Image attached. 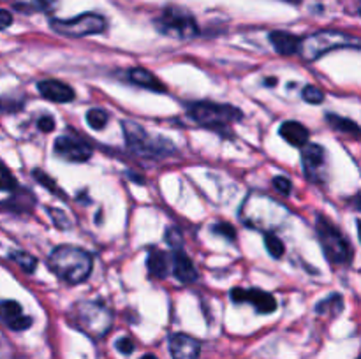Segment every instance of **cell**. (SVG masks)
I'll return each mask as SVG.
<instances>
[{
    "label": "cell",
    "instance_id": "cell-13",
    "mask_svg": "<svg viewBox=\"0 0 361 359\" xmlns=\"http://www.w3.org/2000/svg\"><path fill=\"white\" fill-rule=\"evenodd\" d=\"M37 90L46 101H51V102H71L76 94H74V88L71 84L62 83L59 80H42L37 83Z\"/></svg>",
    "mask_w": 361,
    "mask_h": 359
},
{
    "label": "cell",
    "instance_id": "cell-30",
    "mask_svg": "<svg viewBox=\"0 0 361 359\" xmlns=\"http://www.w3.org/2000/svg\"><path fill=\"white\" fill-rule=\"evenodd\" d=\"M37 127L42 130V132H51L55 129V120L51 116H41L37 120Z\"/></svg>",
    "mask_w": 361,
    "mask_h": 359
},
{
    "label": "cell",
    "instance_id": "cell-33",
    "mask_svg": "<svg viewBox=\"0 0 361 359\" xmlns=\"http://www.w3.org/2000/svg\"><path fill=\"white\" fill-rule=\"evenodd\" d=\"M53 2H56V0H34L35 7L41 11H49L53 7Z\"/></svg>",
    "mask_w": 361,
    "mask_h": 359
},
{
    "label": "cell",
    "instance_id": "cell-29",
    "mask_svg": "<svg viewBox=\"0 0 361 359\" xmlns=\"http://www.w3.org/2000/svg\"><path fill=\"white\" fill-rule=\"evenodd\" d=\"M166 239H168L169 245L173 246V248H180L182 246V234H180L176 229H168V232H166Z\"/></svg>",
    "mask_w": 361,
    "mask_h": 359
},
{
    "label": "cell",
    "instance_id": "cell-32",
    "mask_svg": "<svg viewBox=\"0 0 361 359\" xmlns=\"http://www.w3.org/2000/svg\"><path fill=\"white\" fill-rule=\"evenodd\" d=\"M11 23H13V14H11L9 11L0 9V30H4V28L9 27Z\"/></svg>",
    "mask_w": 361,
    "mask_h": 359
},
{
    "label": "cell",
    "instance_id": "cell-1",
    "mask_svg": "<svg viewBox=\"0 0 361 359\" xmlns=\"http://www.w3.org/2000/svg\"><path fill=\"white\" fill-rule=\"evenodd\" d=\"M49 270L67 284H80L85 282L92 273L94 260L92 256L78 246H59L51 252L48 259Z\"/></svg>",
    "mask_w": 361,
    "mask_h": 359
},
{
    "label": "cell",
    "instance_id": "cell-24",
    "mask_svg": "<svg viewBox=\"0 0 361 359\" xmlns=\"http://www.w3.org/2000/svg\"><path fill=\"white\" fill-rule=\"evenodd\" d=\"M34 178L37 180V182L41 183L42 187H46V189H48V190H51L53 194H56V196L63 197V192H62V190H60V187L56 185L55 180L49 178V176L46 175L44 171H42V169H35V171H34Z\"/></svg>",
    "mask_w": 361,
    "mask_h": 359
},
{
    "label": "cell",
    "instance_id": "cell-22",
    "mask_svg": "<svg viewBox=\"0 0 361 359\" xmlns=\"http://www.w3.org/2000/svg\"><path fill=\"white\" fill-rule=\"evenodd\" d=\"M264 245H267L268 253H270L271 257H275V259L284 256V243H282V239L279 238L277 234H274V232H267V234H264Z\"/></svg>",
    "mask_w": 361,
    "mask_h": 359
},
{
    "label": "cell",
    "instance_id": "cell-12",
    "mask_svg": "<svg viewBox=\"0 0 361 359\" xmlns=\"http://www.w3.org/2000/svg\"><path fill=\"white\" fill-rule=\"evenodd\" d=\"M169 352H171L173 359H197L201 352V344L189 334L175 333L169 338Z\"/></svg>",
    "mask_w": 361,
    "mask_h": 359
},
{
    "label": "cell",
    "instance_id": "cell-8",
    "mask_svg": "<svg viewBox=\"0 0 361 359\" xmlns=\"http://www.w3.org/2000/svg\"><path fill=\"white\" fill-rule=\"evenodd\" d=\"M159 30L166 35H173L178 39H190L197 35V23L185 11L169 7L162 13V16L155 21Z\"/></svg>",
    "mask_w": 361,
    "mask_h": 359
},
{
    "label": "cell",
    "instance_id": "cell-9",
    "mask_svg": "<svg viewBox=\"0 0 361 359\" xmlns=\"http://www.w3.org/2000/svg\"><path fill=\"white\" fill-rule=\"evenodd\" d=\"M55 153L67 162H85L90 158L92 148L87 141L80 137L60 136L55 141Z\"/></svg>",
    "mask_w": 361,
    "mask_h": 359
},
{
    "label": "cell",
    "instance_id": "cell-26",
    "mask_svg": "<svg viewBox=\"0 0 361 359\" xmlns=\"http://www.w3.org/2000/svg\"><path fill=\"white\" fill-rule=\"evenodd\" d=\"M302 97L303 101H307L309 104H319V102L324 101L323 90H319V88L314 87V84H307V87L303 88Z\"/></svg>",
    "mask_w": 361,
    "mask_h": 359
},
{
    "label": "cell",
    "instance_id": "cell-25",
    "mask_svg": "<svg viewBox=\"0 0 361 359\" xmlns=\"http://www.w3.org/2000/svg\"><path fill=\"white\" fill-rule=\"evenodd\" d=\"M18 187L16 178H14L13 172L6 168L4 164H0V190H6V192H11Z\"/></svg>",
    "mask_w": 361,
    "mask_h": 359
},
{
    "label": "cell",
    "instance_id": "cell-4",
    "mask_svg": "<svg viewBox=\"0 0 361 359\" xmlns=\"http://www.w3.org/2000/svg\"><path fill=\"white\" fill-rule=\"evenodd\" d=\"M358 39L337 30H323L300 41L298 51L305 60H317L338 48H358Z\"/></svg>",
    "mask_w": 361,
    "mask_h": 359
},
{
    "label": "cell",
    "instance_id": "cell-5",
    "mask_svg": "<svg viewBox=\"0 0 361 359\" xmlns=\"http://www.w3.org/2000/svg\"><path fill=\"white\" fill-rule=\"evenodd\" d=\"M78 326L90 336L101 338L109 331L113 315L106 305L99 301H83L76 305Z\"/></svg>",
    "mask_w": 361,
    "mask_h": 359
},
{
    "label": "cell",
    "instance_id": "cell-20",
    "mask_svg": "<svg viewBox=\"0 0 361 359\" xmlns=\"http://www.w3.org/2000/svg\"><path fill=\"white\" fill-rule=\"evenodd\" d=\"M326 120L330 122V125L335 127L337 130H342V132H345V134H351L353 137L360 136L358 123H355L353 120L342 118V116H338V115H328Z\"/></svg>",
    "mask_w": 361,
    "mask_h": 359
},
{
    "label": "cell",
    "instance_id": "cell-18",
    "mask_svg": "<svg viewBox=\"0 0 361 359\" xmlns=\"http://www.w3.org/2000/svg\"><path fill=\"white\" fill-rule=\"evenodd\" d=\"M129 80L133 81L137 87H143L147 90L152 92H166V84L155 76L150 70L143 69V67H134V69L129 70Z\"/></svg>",
    "mask_w": 361,
    "mask_h": 359
},
{
    "label": "cell",
    "instance_id": "cell-2",
    "mask_svg": "<svg viewBox=\"0 0 361 359\" xmlns=\"http://www.w3.org/2000/svg\"><path fill=\"white\" fill-rule=\"evenodd\" d=\"M189 116L200 125L214 130H226L231 123L243 118V113L238 108L229 104H217V102L201 101L189 104Z\"/></svg>",
    "mask_w": 361,
    "mask_h": 359
},
{
    "label": "cell",
    "instance_id": "cell-34",
    "mask_svg": "<svg viewBox=\"0 0 361 359\" xmlns=\"http://www.w3.org/2000/svg\"><path fill=\"white\" fill-rule=\"evenodd\" d=\"M140 359H159L157 355H154V354H145V355H141Z\"/></svg>",
    "mask_w": 361,
    "mask_h": 359
},
{
    "label": "cell",
    "instance_id": "cell-15",
    "mask_svg": "<svg viewBox=\"0 0 361 359\" xmlns=\"http://www.w3.org/2000/svg\"><path fill=\"white\" fill-rule=\"evenodd\" d=\"M173 273L183 284H192V282L197 280V271L194 267L190 257L183 252L182 248L173 250Z\"/></svg>",
    "mask_w": 361,
    "mask_h": 359
},
{
    "label": "cell",
    "instance_id": "cell-17",
    "mask_svg": "<svg viewBox=\"0 0 361 359\" xmlns=\"http://www.w3.org/2000/svg\"><path fill=\"white\" fill-rule=\"evenodd\" d=\"M279 132L293 146H303V144H307L310 136L309 129L305 125H302L300 122H295V120H289V122L282 123Z\"/></svg>",
    "mask_w": 361,
    "mask_h": 359
},
{
    "label": "cell",
    "instance_id": "cell-6",
    "mask_svg": "<svg viewBox=\"0 0 361 359\" xmlns=\"http://www.w3.org/2000/svg\"><path fill=\"white\" fill-rule=\"evenodd\" d=\"M49 27L56 34L67 35V37H85V35L102 34L106 30V20L101 14L85 13L73 20H51Z\"/></svg>",
    "mask_w": 361,
    "mask_h": 359
},
{
    "label": "cell",
    "instance_id": "cell-35",
    "mask_svg": "<svg viewBox=\"0 0 361 359\" xmlns=\"http://www.w3.org/2000/svg\"><path fill=\"white\" fill-rule=\"evenodd\" d=\"M275 83H277V80H274V77H268V80H267V84H268V87H274Z\"/></svg>",
    "mask_w": 361,
    "mask_h": 359
},
{
    "label": "cell",
    "instance_id": "cell-11",
    "mask_svg": "<svg viewBox=\"0 0 361 359\" xmlns=\"http://www.w3.org/2000/svg\"><path fill=\"white\" fill-rule=\"evenodd\" d=\"M0 320L13 331H25L32 326V317L25 315L18 301H0Z\"/></svg>",
    "mask_w": 361,
    "mask_h": 359
},
{
    "label": "cell",
    "instance_id": "cell-10",
    "mask_svg": "<svg viewBox=\"0 0 361 359\" xmlns=\"http://www.w3.org/2000/svg\"><path fill=\"white\" fill-rule=\"evenodd\" d=\"M231 299L235 303H252L257 313H271L277 310V299L270 292L259 289H233Z\"/></svg>",
    "mask_w": 361,
    "mask_h": 359
},
{
    "label": "cell",
    "instance_id": "cell-23",
    "mask_svg": "<svg viewBox=\"0 0 361 359\" xmlns=\"http://www.w3.org/2000/svg\"><path fill=\"white\" fill-rule=\"evenodd\" d=\"M87 122L92 129H95V130L104 129V125L108 123V113H106L104 109H99V108L88 109Z\"/></svg>",
    "mask_w": 361,
    "mask_h": 359
},
{
    "label": "cell",
    "instance_id": "cell-27",
    "mask_svg": "<svg viewBox=\"0 0 361 359\" xmlns=\"http://www.w3.org/2000/svg\"><path fill=\"white\" fill-rule=\"evenodd\" d=\"M212 229H214V232L221 234L222 238L229 239V241H235L236 231L231 224H228V222H217V224H215Z\"/></svg>",
    "mask_w": 361,
    "mask_h": 359
},
{
    "label": "cell",
    "instance_id": "cell-16",
    "mask_svg": "<svg viewBox=\"0 0 361 359\" xmlns=\"http://www.w3.org/2000/svg\"><path fill=\"white\" fill-rule=\"evenodd\" d=\"M300 41L302 39L296 37L295 34H289V32L284 30H274L270 34V42L275 48V51L284 56L295 55L300 48Z\"/></svg>",
    "mask_w": 361,
    "mask_h": 359
},
{
    "label": "cell",
    "instance_id": "cell-31",
    "mask_svg": "<svg viewBox=\"0 0 361 359\" xmlns=\"http://www.w3.org/2000/svg\"><path fill=\"white\" fill-rule=\"evenodd\" d=\"M116 348H118L122 354H130V352L134 351V341L130 340V338H120V340L116 341Z\"/></svg>",
    "mask_w": 361,
    "mask_h": 359
},
{
    "label": "cell",
    "instance_id": "cell-21",
    "mask_svg": "<svg viewBox=\"0 0 361 359\" xmlns=\"http://www.w3.org/2000/svg\"><path fill=\"white\" fill-rule=\"evenodd\" d=\"M9 259L14 260V263H16L21 270L27 271V273H34L35 267H37V259H35L34 256H30V253L21 252V250L11 253Z\"/></svg>",
    "mask_w": 361,
    "mask_h": 359
},
{
    "label": "cell",
    "instance_id": "cell-19",
    "mask_svg": "<svg viewBox=\"0 0 361 359\" xmlns=\"http://www.w3.org/2000/svg\"><path fill=\"white\" fill-rule=\"evenodd\" d=\"M147 267H148V273L152 277H157L162 278L166 273H168V260H166V256L157 248H152L148 252L147 257Z\"/></svg>",
    "mask_w": 361,
    "mask_h": 359
},
{
    "label": "cell",
    "instance_id": "cell-7",
    "mask_svg": "<svg viewBox=\"0 0 361 359\" xmlns=\"http://www.w3.org/2000/svg\"><path fill=\"white\" fill-rule=\"evenodd\" d=\"M123 134H126L127 144L133 151L140 155H147V157H162V155L169 153L166 148L173 150L171 143L161 139H150L147 130L141 125L134 122H123Z\"/></svg>",
    "mask_w": 361,
    "mask_h": 359
},
{
    "label": "cell",
    "instance_id": "cell-14",
    "mask_svg": "<svg viewBox=\"0 0 361 359\" xmlns=\"http://www.w3.org/2000/svg\"><path fill=\"white\" fill-rule=\"evenodd\" d=\"M302 150V162H303V171L317 182L319 178V171L324 168V148L316 143H307L303 144Z\"/></svg>",
    "mask_w": 361,
    "mask_h": 359
},
{
    "label": "cell",
    "instance_id": "cell-3",
    "mask_svg": "<svg viewBox=\"0 0 361 359\" xmlns=\"http://www.w3.org/2000/svg\"><path fill=\"white\" fill-rule=\"evenodd\" d=\"M317 238H319L326 259L334 264H349L353 259V246L341 229L324 215L317 217Z\"/></svg>",
    "mask_w": 361,
    "mask_h": 359
},
{
    "label": "cell",
    "instance_id": "cell-28",
    "mask_svg": "<svg viewBox=\"0 0 361 359\" xmlns=\"http://www.w3.org/2000/svg\"><path fill=\"white\" fill-rule=\"evenodd\" d=\"M274 187L282 194V196H288L291 192L293 185H291V180H288L286 176H275L274 178Z\"/></svg>",
    "mask_w": 361,
    "mask_h": 359
}]
</instances>
